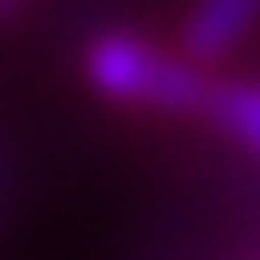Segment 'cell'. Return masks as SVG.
<instances>
[{
	"label": "cell",
	"mask_w": 260,
	"mask_h": 260,
	"mask_svg": "<svg viewBox=\"0 0 260 260\" xmlns=\"http://www.w3.org/2000/svg\"><path fill=\"white\" fill-rule=\"evenodd\" d=\"M83 83L100 100L122 111H150V116H205L210 78L205 61L183 50H166L150 34L133 28H105L83 45Z\"/></svg>",
	"instance_id": "obj_1"
},
{
	"label": "cell",
	"mask_w": 260,
	"mask_h": 260,
	"mask_svg": "<svg viewBox=\"0 0 260 260\" xmlns=\"http://www.w3.org/2000/svg\"><path fill=\"white\" fill-rule=\"evenodd\" d=\"M255 22H260V0H194V11L183 17L177 50L194 61H221L255 34Z\"/></svg>",
	"instance_id": "obj_2"
},
{
	"label": "cell",
	"mask_w": 260,
	"mask_h": 260,
	"mask_svg": "<svg viewBox=\"0 0 260 260\" xmlns=\"http://www.w3.org/2000/svg\"><path fill=\"white\" fill-rule=\"evenodd\" d=\"M200 122H210L233 150L260 160V78H216Z\"/></svg>",
	"instance_id": "obj_3"
},
{
	"label": "cell",
	"mask_w": 260,
	"mask_h": 260,
	"mask_svg": "<svg viewBox=\"0 0 260 260\" xmlns=\"http://www.w3.org/2000/svg\"><path fill=\"white\" fill-rule=\"evenodd\" d=\"M22 6H28V0H0V22H11V17L22 11Z\"/></svg>",
	"instance_id": "obj_4"
}]
</instances>
